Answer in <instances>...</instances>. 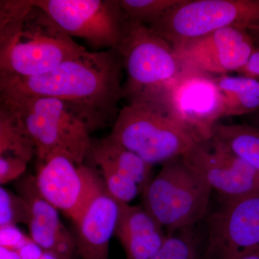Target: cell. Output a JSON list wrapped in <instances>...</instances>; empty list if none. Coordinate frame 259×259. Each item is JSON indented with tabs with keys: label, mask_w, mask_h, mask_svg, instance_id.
I'll return each mask as SVG.
<instances>
[{
	"label": "cell",
	"mask_w": 259,
	"mask_h": 259,
	"mask_svg": "<svg viewBox=\"0 0 259 259\" xmlns=\"http://www.w3.org/2000/svg\"><path fill=\"white\" fill-rule=\"evenodd\" d=\"M183 0H120L126 20L149 25Z\"/></svg>",
	"instance_id": "21"
},
{
	"label": "cell",
	"mask_w": 259,
	"mask_h": 259,
	"mask_svg": "<svg viewBox=\"0 0 259 259\" xmlns=\"http://www.w3.org/2000/svg\"><path fill=\"white\" fill-rule=\"evenodd\" d=\"M255 49L247 28L233 26L191 40L175 51L194 69L225 75L241 70Z\"/></svg>",
	"instance_id": "13"
},
{
	"label": "cell",
	"mask_w": 259,
	"mask_h": 259,
	"mask_svg": "<svg viewBox=\"0 0 259 259\" xmlns=\"http://www.w3.org/2000/svg\"><path fill=\"white\" fill-rule=\"evenodd\" d=\"M35 153V144L18 112L0 103V156H15L28 163Z\"/></svg>",
	"instance_id": "17"
},
{
	"label": "cell",
	"mask_w": 259,
	"mask_h": 259,
	"mask_svg": "<svg viewBox=\"0 0 259 259\" xmlns=\"http://www.w3.org/2000/svg\"><path fill=\"white\" fill-rule=\"evenodd\" d=\"M28 162L12 156H0V184L19 180L25 172Z\"/></svg>",
	"instance_id": "27"
},
{
	"label": "cell",
	"mask_w": 259,
	"mask_h": 259,
	"mask_svg": "<svg viewBox=\"0 0 259 259\" xmlns=\"http://www.w3.org/2000/svg\"><path fill=\"white\" fill-rule=\"evenodd\" d=\"M123 69V60L116 49L87 51L38 76L0 74V99H57L94 132L114 123L118 115Z\"/></svg>",
	"instance_id": "1"
},
{
	"label": "cell",
	"mask_w": 259,
	"mask_h": 259,
	"mask_svg": "<svg viewBox=\"0 0 259 259\" xmlns=\"http://www.w3.org/2000/svg\"><path fill=\"white\" fill-rule=\"evenodd\" d=\"M116 50L127 73L122 99L158 96L166 93L193 68L177 55L164 39L144 24L125 20Z\"/></svg>",
	"instance_id": "4"
},
{
	"label": "cell",
	"mask_w": 259,
	"mask_h": 259,
	"mask_svg": "<svg viewBox=\"0 0 259 259\" xmlns=\"http://www.w3.org/2000/svg\"><path fill=\"white\" fill-rule=\"evenodd\" d=\"M234 259H259V248L239 255Z\"/></svg>",
	"instance_id": "34"
},
{
	"label": "cell",
	"mask_w": 259,
	"mask_h": 259,
	"mask_svg": "<svg viewBox=\"0 0 259 259\" xmlns=\"http://www.w3.org/2000/svg\"><path fill=\"white\" fill-rule=\"evenodd\" d=\"M40 259H61L53 252L44 250Z\"/></svg>",
	"instance_id": "35"
},
{
	"label": "cell",
	"mask_w": 259,
	"mask_h": 259,
	"mask_svg": "<svg viewBox=\"0 0 259 259\" xmlns=\"http://www.w3.org/2000/svg\"><path fill=\"white\" fill-rule=\"evenodd\" d=\"M150 259H204V243L197 225L167 235L161 248Z\"/></svg>",
	"instance_id": "20"
},
{
	"label": "cell",
	"mask_w": 259,
	"mask_h": 259,
	"mask_svg": "<svg viewBox=\"0 0 259 259\" xmlns=\"http://www.w3.org/2000/svg\"><path fill=\"white\" fill-rule=\"evenodd\" d=\"M255 47H259V25H250L247 28Z\"/></svg>",
	"instance_id": "32"
},
{
	"label": "cell",
	"mask_w": 259,
	"mask_h": 259,
	"mask_svg": "<svg viewBox=\"0 0 259 259\" xmlns=\"http://www.w3.org/2000/svg\"><path fill=\"white\" fill-rule=\"evenodd\" d=\"M224 117L248 115L259 110V97L251 95L226 96Z\"/></svg>",
	"instance_id": "25"
},
{
	"label": "cell",
	"mask_w": 259,
	"mask_h": 259,
	"mask_svg": "<svg viewBox=\"0 0 259 259\" xmlns=\"http://www.w3.org/2000/svg\"><path fill=\"white\" fill-rule=\"evenodd\" d=\"M30 240L17 226L0 228V247L17 251Z\"/></svg>",
	"instance_id": "28"
},
{
	"label": "cell",
	"mask_w": 259,
	"mask_h": 259,
	"mask_svg": "<svg viewBox=\"0 0 259 259\" xmlns=\"http://www.w3.org/2000/svg\"><path fill=\"white\" fill-rule=\"evenodd\" d=\"M212 190L182 156L163 163L142 192L143 207L166 235L195 226L208 214Z\"/></svg>",
	"instance_id": "5"
},
{
	"label": "cell",
	"mask_w": 259,
	"mask_h": 259,
	"mask_svg": "<svg viewBox=\"0 0 259 259\" xmlns=\"http://www.w3.org/2000/svg\"><path fill=\"white\" fill-rule=\"evenodd\" d=\"M21 117L35 146L40 164L64 156L83 164L92 143L83 121L66 103L49 97L0 99Z\"/></svg>",
	"instance_id": "6"
},
{
	"label": "cell",
	"mask_w": 259,
	"mask_h": 259,
	"mask_svg": "<svg viewBox=\"0 0 259 259\" xmlns=\"http://www.w3.org/2000/svg\"><path fill=\"white\" fill-rule=\"evenodd\" d=\"M86 51L35 3L23 18L0 28V74L38 76Z\"/></svg>",
	"instance_id": "2"
},
{
	"label": "cell",
	"mask_w": 259,
	"mask_h": 259,
	"mask_svg": "<svg viewBox=\"0 0 259 259\" xmlns=\"http://www.w3.org/2000/svg\"><path fill=\"white\" fill-rule=\"evenodd\" d=\"M93 163H106L125 176L136 182L141 193L151 181L153 166L144 161L132 151L117 144L110 137L93 141L88 157Z\"/></svg>",
	"instance_id": "16"
},
{
	"label": "cell",
	"mask_w": 259,
	"mask_h": 259,
	"mask_svg": "<svg viewBox=\"0 0 259 259\" xmlns=\"http://www.w3.org/2000/svg\"><path fill=\"white\" fill-rule=\"evenodd\" d=\"M16 187L19 195L25 199L30 207V221L59 233L69 232L59 219L58 209L40 194L35 177L28 175L19 179Z\"/></svg>",
	"instance_id": "19"
},
{
	"label": "cell",
	"mask_w": 259,
	"mask_h": 259,
	"mask_svg": "<svg viewBox=\"0 0 259 259\" xmlns=\"http://www.w3.org/2000/svg\"><path fill=\"white\" fill-rule=\"evenodd\" d=\"M71 37L97 49H115L126 19L120 0H34Z\"/></svg>",
	"instance_id": "9"
},
{
	"label": "cell",
	"mask_w": 259,
	"mask_h": 259,
	"mask_svg": "<svg viewBox=\"0 0 259 259\" xmlns=\"http://www.w3.org/2000/svg\"><path fill=\"white\" fill-rule=\"evenodd\" d=\"M247 120L249 122L248 125L259 128V110L250 115H247Z\"/></svg>",
	"instance_id": "33"
},
{
	"label": "cell",
	"mask_w": 259,
	"mask_h": 259,
	"mask_svg": "<svg viewBox=\"0 0 259 259\" xmlns=\"http://www.w3.org/2000/svg\"><path fill=\"white\" fill-rule=\"evenodd\" d=\"M223 199L204 219V259H234L259 248V192Z\"/></svg>",
	"instance_id": "8"
},
{
	"label": "cell",
	"mask_w": 259,
	"mask_h": 259,
	"mask_svg": "<svg viewBox=\"0 0 259 259\" xmlns=\"http://www.w3.org/2000/svg\"><path fill=\"white\" fill-rule=\"evenodd\" d=\"M238 73L241 76L259 80V47H255L248 62Z\"/></svg>",
	"instance_id": "29"
},
{
	"label": "cell",
	"mask_w": 259,
	"mask_h": 259,
	"mask_svg": "<svg viewBox=\"0 0 259 259\" xmlns=\"http://www.w3.org/2000/svg\"><path fill=\"white\" fill-rule=\"evenodd\" d=\"M0 259H21L15 250L0 247Z\"/></svg>",
	"instance_id": "31"
},
{
	"label": "cell",
	"mask_w": 259,
	"mask_h": 259,
	"mask_svg": "<svg viewBox=\"0 0 259 259\" xmlns=\"http://www.w3.org/2000/svg\"><path fill=\"white\" fill-rule=\"evenodd\" d=\"M164 96L173 115L196 143L212 139L214 125L224 118L226 99L214 77L192 69Z\"/></svg>",
	"instance_id": "10"
},
{
	"label": "cell",
	"mask_w": 259,
	"mask_h": 259,
	"mask_svg": "<svg viewBox=\"0 0 259 259\" xmlns=\"http://www.w3.org/2000/svg\"><path fill=\"white\" fill-rule=\"evenodd\" d=\"M221 92L227 95H251L259 97V80L248 76L221 75L214 77Z\"/></svg>",
	"instance_id": "24"
},
{
	"label": "cell",
	"mask_w": 259,
	"mask_h": 259,
	"mask_svg": "<svg viewBox=\"0 0 259 259\" xmlns=\"http://www.w3.org/2000/svg\"><path fill=\"white\" fill-rule=\"evenodd\" d=\"M259 25V0H183L148 25L175 50L228 27Z\"/></svg>",
	"instance_id": "7"
},
{
	"label": "cell",
	"mask_w": 259,
	"mask_h": 259,
	"mask_svg": "<svg viewBox=\"0 0 259 259\" xmlns=\"http://www.w3.org/2000/svg\"><path fill=\"white\" fill-rule=\"evenodd\" d=\"M93 164L100 170L107 192L119 202L129 204L138 194L141 193V188L136 182L110 165L102 162Z\"/></svg>",
	"instance_id": "22"
},
{
	"label": "cell",
	"mask_w": 259,
	"mask_h": 259,
	"mask_svg": "<svg viewBox=\"0 0 259 259\" xmlns=\"http://www.w3.org/2000/svg\"><path fill=\"white\" fill-rule=\"evenodd\" d=\"M33 7L34 0H1L0 28L23 18Z\"/></svg>",
	"instance_id": "26"
},
{
	"label": "cell",
	"mask_w": 259,
	"mask_h": 259,
	"mask_svg": "<svg viewBox=\"0 0 259 259\" xmlns=\"http://www.w3.org/2000/svg\"><path fill=\"white\" fill-rule=\"evenodd\" d=\"M35 179L42 197L74 224L105 187L102 177L93 168L64 156H55L40 164Z\"/></svg>",
	"instance_id": "11"
},
{
	"label": "cell",
	"mask_w": 259,
	"mask_h": 259,
	"mask_svg": "<svg viewBox=\"0 0 259 259\" xmlns=\"http://www.w3.org/2000/svg\"><path fill=\"white\" fill-rule=\"evenodd\" d=\"M223 199L259 192V173L218 140L197 143L182 156Z\"/></svg>",
	"instance_id": "12"
},
{
	"label": "cell",
	"mask_w": 259,
	"mask_h": 259,
	"mask_svg": "<svg viewBox=\"0 0 259 259\" xmlns=\"http://www.w3.org/2000/svg\"><path fill=\"white\" fill-rule=\"evenodd\" d=\"M212 138L259 173V128L249 125L218 122L213 128Z\"/></svg>",
	"instance_id": "18"
},
{
	"label": "cell",
	"mask_w": 259,
	"mask_h": 259,
	"mask_svg": "<svg viewBox=\"0 0 259 259\" xmlns=\"http://www.w3.org/2000/svg\"><path fill=\"white\" fill-rule=\"evenodd\" d=\"M44 251V250L31 239L21 248H19L16 252L21 259H40Z\"/></svg>",
	"instance_id": "30"
},
{
	"label": "cell",
	"mask_w": 259,
	"mask_h": 259,
	"mask_svg": "<svg viewBox=\"0 0 259 259\" xmlns=\"http://www.w3.org/2000/svg\"><path fill=\"white\" fill-rule=\"evenodd\" d=\"M115 235L125 250L126 259H150L166 238L163 228L143 206L120 202Z\"/></svg>",
	"instance_id": "15"
},
{
	"label": "cell",
	"mask_w": 259,
	"mask_h": 259,
	"mask_svg": "<svg viewBox=\"0 0 259 259\" xmlns=\"http://www.w3.org/2000/svg\"><path fill=\"white\" fill-rule=\"evenodd\" d=\"M164 95L128 102L109 136L151 166L184 156L197 144L172 113Z\"/></svg>",
	"instance_id": "3"
},
{
	"label": "cell",
	"mask_w": 259,
	"mask_h": 259,
	"mask_svg": "<svg viewBox=\"0 0 259 259\" xmlns=\"http://www.w3.org/2000/svg\"><path fill=\"white\" fill-rule=\"evenodd\" d=\"M120 212V202L104 187L89 203L76 228V253L81 259H109V247Z\"/></svg>",
	"instance_id": "14"
},
{
	"label": "cell",
	"mask_w": 259,
	"mask_h": 259,
	"mask_svg": "<svg viewBox=\"0 0 259 259\" xmlns=\"http://www.w3.org/2000/svg\"><path fill=\"white\" fill-rule=\"evenodd\" d=\"M31 218L30 207L23 197L4 187L0 188V228L24 223Z\"/></svg>",
	"instance_id": "23"
}]
</instances>
